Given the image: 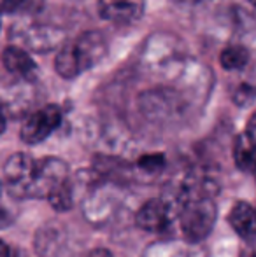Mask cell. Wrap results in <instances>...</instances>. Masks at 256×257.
<instances>
[{"mask_svg":"<svg viewBox=\"0 0 256 257\" xmlns=\"http://www.w3.org/2000/svg\"><path fill=\"white\" fill-rule=\"evenodd\" d=\"M216 205L209 196L188 194L179 210V222L186 240L202 241L211 234L216 224Z\"/></svg>","mask_w":256,"mask_h":257,"instance_id":"obj_1","label":"cell"},{"mask_svg":"<svg viewBox=\"0 0 256 257\" xmlns=\"http://www.w3.org/2000/svg\"><path fill=\"white\" fill-rule=\"evenodd\" d=\"M4 179L13 196L39 198L44 194L37 179V161L28 154H13L4 165Z\"/></svg>","mask_w":256,"mask_h":257,"instance_id":"obj_2","label":"cell"},{"mask_svg":"<svg viewBox=\"0 0 256 257\" xmlns=\"http://www.w3.org/2000/svg\"><path fill=\"white\" fill-rule=\"evenodd\" d=\"M62 122V110L56 105H46L44 108H39L21 126V140L25 144H41L46 140Z\"/></svg>","mask_w":256,"mask_h":257,"instance_id":"obj_3","label":"cell"},{"mask_svg":"<svg viewBox=\"0 0 256 257\" xmlns=\"http://www.w3.org/2000/svg\"><path fill=\"white\" fill-rule=\"evenodd\" d=\"M99 14L114 25H130L144 13V0H99Z\"/></svg>","mask_w":256,"mask_h":257,"instance_id":"obj_4","label":"cell"},{"mask_svg":"<svg viewBox=\"0 0 256 257\" xmlns=\"http://www.w3.org/2000/svg\"><path fill=\"white\" fill-rule=\"evenodd\" d=\"M137 224L144 231L161 233L170 226V208L161 200L146 201L137 212Z\"/></svg>","mask_w":256,"mask_h":257,"instance_id":"obj_5","label":"cell"},{"mask_svg":"<svg viewBox=\"0 0 256 257\" xmlns=\"http://www.w3.org/2000/svg\"><path fill=\"white\" fill-rule=\"evenodd\" d=\"M75 53H77L81 65L84 70L92 68L95 63H99L107 53L106 39L99 32H86L75 42H72Z\"/></svg>","mask_w":256,"mask_h":257,"instance_id":"obj_6","label":"cell"},{"mask_svg":"<svg viewBox=\"0 0 256 257\" xmlns=\"http://www.w3.org/2000/svg\"><path fill=\"white\" fill-rule=\"evenodd\" d=\"M228 222L233 231L244 240L256 238V210L249 203L239 201L233 205V208L230 210Z\"/></svg>","mask_w":256,"mask_h":257,"instance_id":"obj_7","label":"cell"},{"mask_svg":"<svg viewBox=\"0 0 256 257\" xmlns=\"http://www.w3.org/2000/svg\"><path fill=\"white\" fill-rule=\"evenodd\" d=\"M2 61L7 72L14 75H20L25 79H34L37 74V65L30 58V54L16 46H7L2 53Z\"/></svg>","mask_w":256,"mask_h":257,"instance_id":"obj_8","label":"cell"},{"mask_svg":"<svg viewBox=\"0 0 256 257\" xmlns=\"http://www.w3.org/2000/svg\"><path fill=\"white\" fill-rule=\"evenodd\" d=\"M55 68L62 77L65 79H74L77 77L81 72H84L79 60L77 53H75L74 46L67 44L56 53V60H55Z\"/></svg>","mask_w":256,"mask_h":257,"instance_id":"obj_9","label":"cell"},{"mask_svg":"<svg viewBox=\"0 0 256 257\" xmlns=\"http://www.w3.org/2000/svg\"><path fill=\"white\" fill-rule=\"evenodd\" d=\"M233 159L237 168L247 173H256V146L251 144L247 137H239L233 146Z\"/></svg>","mask_w":256,"mask_h":257,"instance_id":"obj_10","label":"cell"},{"mask_svg":"<svg viewBox=\"0 0 256 257\" xmlns=\"http://www.w3.org/2000/svg\"><path fill=\"white\" fill-rule=\"evenodd\" d=\"M219 61H221V67L225 70H239V68H244L247 65L249 53L242 46H228L221 51Z\"/></svg>","mask_w":256,"mask_h":257,"instance_id":"obj_11","label":"cell"},{"mask_svg":"<svg viewBox=\"0 0 256 257\" xmlns=\"http://www.w3.org/2000/svg\"><path fill=\"white\" fill-rule=\"evenodd\" d=\"M48 200L51 206L58 212H65L72 206V187L68 180L65 179L60 184H56L48 194Z\"/></svg>","mask_w":256,"mask_h":257,"instance_id":"obj_12","label":"cell"},{"mask_svg":"<svg viewBox=\"0 0 256 257\" xmlns=\"http://www.w3.org/2000/svg\"><path fill=\"white\" fill-rule=\"evenodd\" d=\"M165 165V159L161 154H146L139 159V166L147 173H154L158 170H161Z\"/></svg>","mask_w":256,"mask_h":257,"instance_id":"obj_13","label":"cell"},{"mask_svg":"<svg viewBox=\"0 0 256 257\" xmlns=\"http://www.w3.org/2000/svg\"><path fill=\"white\" fill-rule=\"evenodd\" d=\"M256 96V89L249 88V86H242V88L237 91V96H235V103L239 105H246L249 103L251 100H254Z\"/></svg>","mask_w":256,"mask_h":257,"instance_id":"obj_14","label":"cell"},{"mask_svg":"<svg viewBox=\"0 0 256 257\" xmlns=\"http://www.w3.org/2000/svg\"><path fill=\"white\" fill-rule=\"evenodd\" d=\"M247 139L251 140V144L256 146V112L253 115H251L249 122H247Z\"/></svg>","mask_w":256,"mask_h":257,"instance_id":"obj_15","label":"cell"},{"mask_svg":"<svg viewBox=\"0 0 256 257\" xmlns=\"http://www.w3.org/2000/svg\"><path fill=\"white\" fill-rule=\"evenodd\" d=\"M23 2H25V0H2L4 13H13V11H16Z\"/></svg>","mask_w":256,"mask_h":257,"instance_id":"obj_16","label":"cell"},{"mask_svg":"<svg viewBox=\"0 0 256 257\" xmlns=\"http://www.w3.org/2000/svg\"><path fill=\"white\" fill-rule=\"evenodd\" d=\"M2 257H23V255H20V254H16V252H11V248H9V245L7 243H4V254H2Z\"/></svg>","mask_w":256,"mask_h":257,"instance_id":"obj_17","label":"cell"},{"mask_svg":"<svg viewBox=\"0 0 256 257\" xmlns=\"http://www.w3.org/2000/svg\"><path fill=\"white\" fill-rule=\"evenodd\" d=\"M251 2H253V4H254V6H256V0H251Z\"/></svg>","mask_w":256,"mask_h":257,"instance_id":"obj_18","label":"cell"},{"mask_svg":"<svg viewBox=\"0 0 256 257\" xmlns=\"http://www.w3.org/2000/svg\"><path fill=\"white\" fill-rule=\"evenodd\" d=\"M254 177H256V173H254Z\"/></svg>","mask_w":256,"mask_h":257,"instance_id":"obj_19","label":"cell"}]
</instances>
